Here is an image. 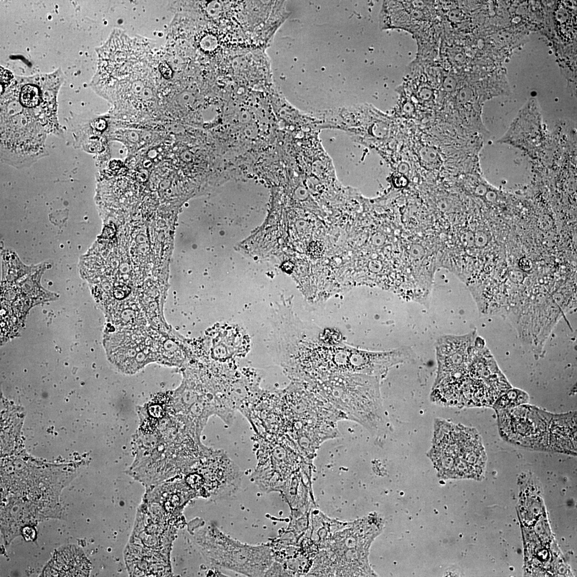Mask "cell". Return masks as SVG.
I'll return each mask as SVG.
<instances>
[{
	"instance_id": "cell-1",
	"label": "cell",
	"mask_w": 577,
	"mask_h": 577,
	"mask_svg": "<svg viewBox=\"0 0 577 577\" xmlns=\"http://www.w3.org/2000/svg\"><path fill=\"white\" fill-rule=\"evenodd\" d=\"M505 440L532 449L575 454L576 413L554 415L530 405L497 411Z\"/></svg>"
},
{
	"instance_id": "cell-2",
	"label": "cell",
	"mask_w": 577,
	"mask_h": 577,
	"mask_svg": "<svg viewBox=\"0 0 577 577\" xmlns=\"http://www.w3.org/2000/svg\"><path fill=\"white\" fill-rule=\"evenodd\" d=\"M428 457L438 475L446 479H482L487 457L475 428L437 419Z\"/></svg>"
},
{
	"instance_id": "cell-3",
	"label": "cell",
	"mask_w": 577,
	"mask_h": 577,
	"mask_svg": "<svg viewBox=\"0 0 577 577\" xmlns=\"http://www.w3.org/2000/svg\"><path fill=\"white\" fill-rule=\"evenodd\" d=\"M91 570L90 563L78 549L66 548L55 554L42 576L87 577Z\"/></svg>"
},
{
	"instance_id": "cell-4",
	"label": "cell",
	"mask_w": 577,
	"mask_h": 577,
	"mask_svg": "<svg viewBox=\"0 0 577 577\" xmlns=\"http://www.w3.org/2000/svg\"><path fill=\"white\" fill-rule=\"evenodd\" d=\"M529 402V395L519 389H510L503 393L492 406L496 411L515 408Z\"/></svg>"
},
{
	"instance_id": "cell-5",
	"label": "cell",
	"mask_w": 577,
	"mask_h": 577,
	"mask_svg": "<svg viewBox=\"0 0 577 577\" xmlns=\"http://www.w3.org/2000/svg\"><path fill=\"white\" fill-rule=\"evenodd\" d=\"M41 97L37 88L33 85H26L22 89L20 100L26 107L34 108L39 104Z\"/></svg>"
},
{
	"instance_id": "cell-6",
	"label": "cell",
	"mask_w": 577,
	"mask_h": 577,
	"mask_svg": "<svg viewBox=\"0 0 577 577\" xmlns=\"http://www.w3.org/2000/svg\"><path fill=\"white\" fill-rule=\"evenodd\" d=\"M490 242L489 235L484 230H479L474 235V244L478 248H484Z\"/></svg>"
},
{
	"instance_id": "cell-7",
	"label": "cell",
	"mask_w": 577,
	"mask_h": 577,
	"mask_svg": "<svg viewBox=\"0 0 577 577\" xmlns=\"http://www.w3.org/2000/svg\"><path fill=\"white\" fill-rule=\"evenodd\" d=\"M518 265L520 270L525 273L531 272L533 268L532 260L527 257H521L519 261Z\"/></svg>"
},
{
	"instance_id": "cell-8",
	"label": "cell",
	"mask_w": 577,
	"mask_h": 577,
	"mask_svg": "<svg viewBox=\"0 0 577 577\" xmlns=\"http://www.w3.org/2000/svg\"><path fill=\"white\" fill-rule=\"evenodd\" d=\"M554 225V221L549 217L543 216L538 221V227L541 230L547 231L552 229Z\"/></svg>"
},
{
	"instance_id": "cell-9",
	"label": "cell",
	"mask_w": 577,
	"mask_h": 577,
	"mask_svg": "<svg viewBox=\"0 0 577 577\" xmlns=\"http://www.w3.org/2000/svg\"><path fill=\"white\" fill-rule=\"evenodd\" d=\"M13 76L9 71L4 70L1 68V93L4 88L7 86L12 81Z\"/></svg>"
},
{
	"instance_id": "cell-10",
	"label": "cell",
	"mask_w": 577,
	"mask_h": 577,
	"mask_svg": "<svg viewBox=\"0 0 577 577\" xmlns=\"http://www.w3.org/2000/svg\"><path fill=\"white\" fill-rule=\"evenodd\" d=\"M524 272L521 270H513L509 273V277L511 281L515 283H520L523 281L524 278Z\"/></svg>"
}]
</instances>
